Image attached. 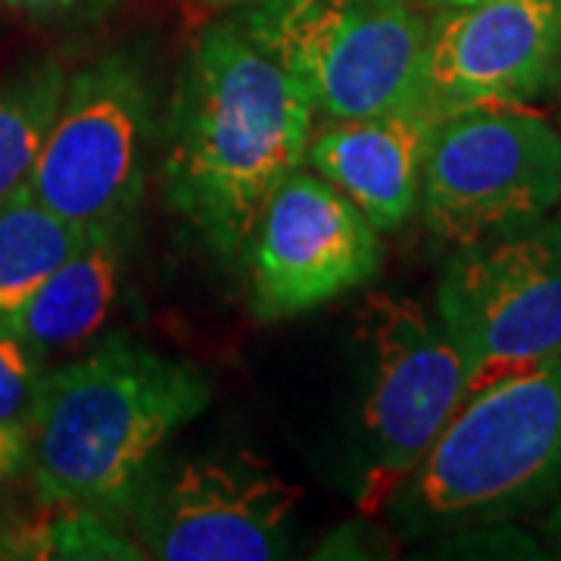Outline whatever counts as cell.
I'll return each mask as SVG.
<instances>
[{
	"label": "cell",
	"instance_id": "5",
	"mask_svg": "<svg viewBox=\"0 0 561 561\" xmlns=\"http://www.w3.org/2000/svg\"><path fill=\"white\" fill-rule=\"evenodd\" d=\"M561 203V131L518 106H465L434 125L421 213L443 241L468 247L546 219Z\"/></svg>",
	"mask_w": 561,
	"mask_h": 561
},
{
	"label": "cell",
	"instance_id": "11",
	"mask_svg": "<svg viewBox=\"0 0 561 561\" xmlns=\"http://www.w3.org/2000/svg\"><path fill=\"white\" fill-rule=\"evenodd\" d=\"M561 91V0H478L434 10L424 54V103L527 106Z\"/></svg>",
	"mask_w": 561,
	"mask_h": 561
},
{
	"label": "cell",
	"instance_id": "15",
	"mask_svg": "<svg viewBox=\"0 0 561 561\" xmlns=\"http://www.w3.org/2000/svg\"><path fill=\"white\" fill-rule=\"evenodd\" d=\"M66 84V69L54 57H32L0 79V201L32 179Z\"/></svg>",
	"mask_w": 561,
	"mask_h": 561
},
{
	"label": "cell",
	"instance_id": "20",
	"mask_svg": "<svg viewBox=\"0 0 561 561\" xmlns=\"http://www.w3.org/2000/svg\"><path fill=\"white\" fill-rule=\"evenodd\" d=\"M206 7L213 10H225V7H250V3H260V0H203Z\"/></svg>",
	"mask_w": 561,
	"mask_h": 561
},
{
	"label": "cell",
	"instance_id": "9",
	"mask_svg": "<svg viewBox=\"0 0 561 561\" xmlns=\"http://www.w3.org/2000/svg\"><path fill=\"white\" fill-rule=\"evenodd\" d=\"M300 493L250 456L157 461L125 515L147 559L272 561L290 552Z\"/></svg>",
	"mask_w": 561,
	"mask_h": 561
},
{
	"label": "cell",
	"instance_id": "12",
	"mask_svg": "<svg viewBox=\"0 0 561 561\" xmlns=\"http://www.w3.org/2000/svg\"><path fill=\"white\" fill-rule=\"evenodd\" d=\"M431 106L343 119L309 140L306 160L378 231H400L419 209L421 172L437 125Z\"/></svg>",
	"mask_w": 561,
	"mask_h": 561
},
{
	"label": "cell",
	"instance_id": "13",
	"mask_svg": "<svg viewBox=\"0 0 561 561\" xmlns=\"http://www.w3.org/2000/svg\"><path fill=\"white\" fill-rule=\"evenodd\" d=\"M135 241L138 219L84 228L76 250L7 324L44 356L91 341L119 300Z\"/></svg>",
	"mask_w": 561,
	"mask_h": 561
},
{
	"label": "cell",
	"instance_id": "18",
	"mask_svg": "<svg viewBox=\"0 0 561 561\" xmlns=\"http://www.w3.org/2000/svg\"><path fill=\"white\" fill-rule=\"evenodd\" d=\"M16 16L47 32H81L113 16L125 0H3Z\"/></svg>",
	"mask_w": 561,
	"mask_h": 561
},
{
	"label": "cell",
	"instance_id": "10",
	"mask_svg": "<svg viewBox=\"0 0 561 561\" xmlns=\"http://www.w3.org/2000/svg\"><path fill=\"white\" fill-rule=\"evenodd\" d=\"M247 262L256 319L280 321L368 284L381 268V241L334 184L297 169L265 203Z\"/></svg>",
	"mask_w": 561,
	"mask_h": 561
},
{
	"label": "cell",
	"instance_id": "6",
	"mask_svg": "<svg viewBox=\"0 0 561 561\" xmlns=\"http://www.w3.org/2000/svg\"><path fill=\"white\" fill-rule=\"evenodd\" d=\"M437 319L465 359L468 397L561 359V219L461 247L443 268Z\"/></svg>",
	"mask_w": 561,
	"mask_h": 561
},
{
	"label": "cell",
	"instance_id": "2",
	"mask_svg": "<svg viewBox=\"0 0 561 561\" xmlns=\"http://www.w3.org/2000/svg\"><path fill=\"white\" fill-rule=\"evenodd\" d=\"M209 400L201 368L125 337L47 371L25 453L38 500L125 522L162 446Z\"/></svg>",
	"mask_w": 561,
	"mask_h": 561
},
{
	"label": "cell",
	"instance_id": "7",
	"mask_svg": "<svg viewBox=\"0 0 561 561\" xmlns=\"http://www.w3.org/2000/svg\"><path fill=\"white\" fill-rule=\"evenodd\" d=\"M153 125L157 91L144 54H103L66 84L32 194L79 228L138 219Z\"/></svg>",
	"mask_w": 561,
	"mask_h": 561
},
{
	"label": "cell",
	"instance_id": "1",
	"mask_svg": "<svg viewBox=\"0 0 561 561\" xmlns=\"http://www.w3.org/2000/svg\"><path fill=\"white\" fill-rule=\"evenodd\" d=\"M312 98L241 22L203 28L165 119V197L221 262H247L268 197L312 140Z\"/></svg>",
	"mask_w": 561,
	"mask_h": 561
},
{
	"label": "cell",
	"instance_id": "4",
	"mask_svg": "<svg viewBox=\"0 0 561 561\" xmlns=\"http://www.w3.org/2000/svg\"><path fill=\"white\" fill-rule=\"evenodd\" d=\"M561 483V359L468 397L409 478L415 522L500 515Z\"/></svg>",
	"mask_w": 561,
	"mask_h": 561
},
{
	"label": "cell",
	"instance_id": "3",
	"mask_svg": "<svg viewBox=\"0 0 561 561\" xmlns=\"http://www.w3.org/2000/svg\"><path fill=\"white\" fill-rule=\"evenodd\" d=\"M241 25L328 119L424 103L431 20L421 0H260L243 10Z\"/></svg>",
	"mask_w": 561,
	"mask_h": 561
},
{
	"label": "cell",
	"instance_id": "8",
	"mask_svg": "<svg viewBox=\"0 0 561 561\" xmlns=\"http://www.w3.org/2000/svg\"><path fill=\"white\" fill-rule=\"evenodd\" d=\"M359 341L368 356L359 505L371 512L400 493L456 419L468 400V371L440 319L402 297L365 302Z\"/></svg>",
	"mask_w": 561,
	"mask_h": 561
},
{
	"label": "cell",
	"instance_id": "17",
	"mask_svg": "<svg viewBox=\"0 0 561 561\" xmlns=\"http://www.w3.org/2000/svg\"><path fill=\"white\" fill-rule=\"evenodd\" d=\"M38 353L7 321H0V478L16 474L28 453V427L47 368Z\"/></svg>",
	"mask_w": 561,
	"mask_h": 561
},
{
	"label": "cell",
	"instance_id": "21",
	"mask_svg": "<svg viewBox=\"0 0 561 561\" xmlns=\"http://www.w3.org/2000/svg\"><path fill=\"white\" fill-rule=\"evenodd\" d=\"M431 10H446V7H465V3H478V0H421Z\"/></svg>",
	"mask_w": 561,
	"mask_h": 561
},
{
	"label": "cell",
	"instance_id": "14",
	"mask_svg": "<svg viewBox=\"0 0 561 561\" xmlns=\"http://www.w3.org/2000/svg\"><path fill=\"white\" fill-rule=\"evenodd\" d=\"M79 225L57 216L28 184L0 201V321H10L81 241Z\"/></svg>",
	"mask_w": 561,
	"mask_h": 561
},
{
	"label": "cell",
	"instance_id": "19",
	"mask_svg": "<svg viewBox=\"0 0 561 561\" xmlns=\"http://www.w3.org/2000/svg\"><path fill=\"white\" fill-rule=\"evenodd\" d=\"M546 530H549V537H552V546L559 549L561 556V505L552 512V518H549V524H546Z\"/></svg>",
	"mask_w": 561,
	"mask_h": 561
},
{
	"label": "cell",
	"instance_id": "16",
	"mask_svg": "<svg viewBox=\"0 0 561 561\" xmlns=\"http://www.w3.org/2000/svg\"><path fill=\"white\" fill-rule=\"evenodd\" d=\"M10 559H147L144 546L125 534L119 518L94 508L62 505L44 524H20L7 530Z\"/></svg>",
	"mask_w": 561,
	"mask_h": 561
}]
</instances>
